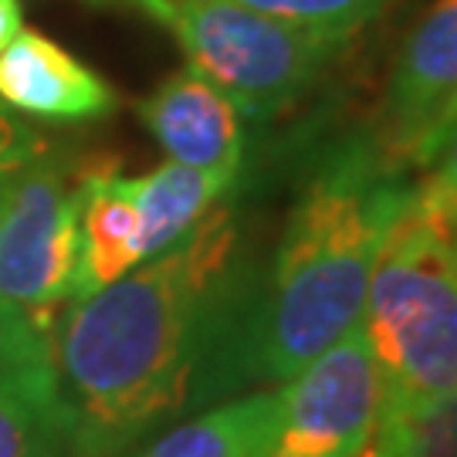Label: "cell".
I'll list each match as a JSON object with an SVG mask.
<instances>
[{
    "label": "cell",
    "instance_id": "obj_1",
    "mask_svg": "<svg viewBox=\"0 0 457 457\" xmlns=\"http://www.w3.org/2000/svg\"><path fill=\"white\" fill-rule=\"evenodd\" d=\"M254 264L237 211L71 302L51 339L65 457H119L196 410V393Z\"/></svg>",
    "mask_w": 457,
    "mask_h": 457
},
{
    "label": "cell",
    "instance_id": "obj_2",
    "mask_svg": "<svg viewBox=\"0 0 457 457\" xmlns=\"http://www.w3.org/2000/svg\"><path fill=\"white\" fill-rule=\"evenodd\" d=\"M410 200L413 177L370 132L328 149L295 196L271 262L251 268L196 410L278 386L360 326L376 254Z\"/></svg>",
    "mask_w": 457,
    "mask_h": 457
},
{
    "label": "cell",
    "instance_id": "obj_3",
    "mask_svg": "<svg viewBox=\"0 0 457 457\" xmlns=\"http://www.w3.org/2000/svg\"><path fill=\"white\" fill-rule=\"evenodd\" d=\"M360 328L379 370V420L457 386V220L410 200L376 254Z\"/></svg>",
    "mask_w": 457,
    "mask_h": 457
},
{
    "label": "cell",
    "instance_id": "obj_4",
    "mask_svg": "<svg viewBox=\"0 0 457 457\" xmlns=\"http://www.w3.org/2000/svg\"><path fill=\"white\" fill-rule=\"evenodd\" d=\"M82 163L41 149L17 166L0 204V360L48 362L54 328L75 302L82 258Z\"/></svg>",
    "mask_w": 457,
    "mask_h": 457
},
{
    "label": "cell",
    "instance_id": "obj_5",
    "mask_svg": "<svg viewBox=\"0 0 457 457\" xmlns=\"http://www.w3.org/2000/svg\"><path fill=\"white\" fill-rule=\"evenodd\" d=\"M149 17L173 31L187 68L251 122L292 112L345 51L343 41L298 31L234 0H170Z\"/></svg>",
    "mask_w": 457,
    "mask_h": 457
},
{
    "label": "cell",
    "instance_id": "obj_6",
    "mask_svg": "<svg viewBox=\"0 0 457 457\" xmlns=\"http://www.w3.org/2000/svg\"><path fill=\"white\" fill-rule=\"evenodd\" d=\"M383 386L362 328L271 386L254 457H362L373 441Z\"/></svg>",
    "mask_w": 457,
    "mask_h": 457
},
{
    "label": "cell",
    "instance_id": "obj_7",
    "mask_svg": "<svg viewBox=\"0 0 457 457\" xmlns=\"http://www.w3.org/2000/svg\"><path fill=\"white\" fill-rule=\"evenodd\" d=\"M457 129V0H434L407 34L386 79L376 149L417 177Z\"/></svg>",
    "mask_w": 457,
    "mask_h": 457
},
{
    "label": "cell",
    "instance_id": "obj_8",
    "mask_svg": "<svg viewBox=\"0 0 457 457\" xmlns=\"http://www.w3.org/2000/svg\"><path fill=\"white\" fill-rule=\"evenodd\" d=\"M136 119L160 143L166 160L237 187L247 153L245 115L194 68L166 75L149 96L139 98Z\"/></svg>",
    "mask_w": 457,
    "mask_h": 457
},
{
    "label": "cell",
    "instance_id": "obj_9",
    "mask_svg": "<svg viewBox=\"0 0 457 457\" xmlns=\"http://www.w3.org/2000/svg\"><path fill=\"white\" fill-rule=\"evenodd\" d=\"M0 105L17 119L82 126L115 115L119 96L54 37L21 28L0 54Z\"/></svg>",
    "mask_w": 457,
    "mask_h": 457
},
{
    "label": "cell",
    "instance_id": "obj_10",
    "mask_svg": "<svg viewBox=\"0 0 457 457\" xmlns=\"http://www.w3.org/2000/svg\"><path fill=\"white\" fill-rule=\"evenodd\" d=\"M126 170L119 160H88L82 163V258H79V285L75 302L85 295L126 278L132 268L146 264L143 237H139V213L126 187Z\"/></svg>",
    "mask_w": 457,
    "mask_h": 457
},
{
    "label": "cell",
    "instance_id": "obj_11",
    "mask_svg": "<svg viewBox=\"0 0 457 457\" xmlns=\"http://www.w3.org/2000/svg\"><path fill=\"white\" fill-rule=\"evenodd\" d=\"M126 187H129V196L139 213V237H143L146 262L163 254L166 247H173L180 237H187L234 190L217 177H207V173L173 163V160L153 166L149 173H139V177L129 173Z\"/></svg>",
    "mask_w": 457,
    "mask_h": 457
},
{
    "label": "cell",
    "instance_id": "obj_12",
    "mask_svg": "<svg viewBox=\"0 0 457 457\" xmlns=\"http://www.w3.org/2000/svg\"><path fill=\"white\" fill-rule=\"evenodd\" d=\"M271 386L194 410L119 457H254Z\"/></svg>",
    "mask_w": 457,
    "mask_h": 457
},
{
    "label": "cell",
    "instance_id": "obj_13",
    "mask_svg": "<svg viewBox=\"0 0 457 457\" xmlns=\"http://www.w3.org/2000/svg\"><path fill=\"white\" fill-rule=\"evenodd\" d=\"M0 457H65L62 410L48 362L0 373Z\"/></svg>",
    "mask_w": 457,
    "mask_h": 457
},
{
    "label": "cell",
    "instance_id": "obj_14",
    "mask_svg": "<svg viewBox=\"0 0 457 457\" xmlns=\"http://www.w3.org/2000/svg\"><path fill=\"white\" fill-rule=\"evenodd\" d=\"M362 457H457V386L413 413L379 420Z\"/></svg>",
    "mask_w": 457,
    "mask_h": 457
},
{
    "label": "cell",
    "instance_id": "obj_15",
    "mask_svg": "<svg viewBox=\"0 0 457 457\" xmlns=\"http://www.w3.org/2000/svg\"><path fill=\"white\" fill-rule=\"evenodd\" d=\"M234 4L258 11L264 17H275L281 24H292L298 31L349 45L393 0H234Z\"/></svg>",
    "mask_w": 457,
    "mask_h": 457
},
{
    "label": "cell",
    "instance_id": "obj_16",
    "mask_svg": "<svg viewBox=\"0 0 457 457\" xmlns=\"http://www.w3.org/2000/svg\"><path fill=\"white\" fill-rule=\"evenodd\" d=\"M413 207L457 220V129L447 136L441 153L413 180Z\"/></svg>",
    "mask_w": 457,
    "mask_h": 457
},
{
    "label": "cell",
    "instance_id": "obj_17",
    "mask_svg": "<svg viewBox=\"0 0 457 457\" xmlns=\"http://www.w3.org/2000/svg\"><path fill=\"white\" fill-rule=\"evenodd\" d=\"M45 146H48V139L41 132L31 129L28 122H21L14 112H7L0 105V177L14 173L17 166L34 160Z\"/></svg>",
    "mask_w": 457,
    "mask_h": 457
},
{
    "label": "cell",
    "instance_id": "obj_18",
    "mask_svg": "<svg viewBox=\"0 0 457 457\" xmlns=\"http://www.w3.org/2000/svg\"><path fill=\"white\" fill-rule=\"evenodd\" d=\"M24 28V7L21 0H0V54Z\"/></svg>",
    "mask_w": 457,
    "mask_h": 457
},
{
    "label": "cell",
    "instance_id": "obj_19",
    "mask_svg": "<svg viewBox=\"0 0 457 457\" xmlns=\"http://www.w3.org/2000/svg\"><path fill=\"white\" fill-rule=\"evenodd\" d=\"M132 4H136L143 14H153L156 7H163V4H170V0H132Z\"/></svg>",
    "mask_w": 457,
    "mask_h": 457
},
{
    "label": "cell",
    "instance_id": "obj_20",
    "mask_svg": "<svg viewBox=\"0 0 457 457\" xmlns=\"http://www.w3.org/2000/svg\"><path fill=\"white\" fill-rule=\"evenodd\" d=\"M7 180H11V173H7V177H0V204H4V190H7ZM4 370H11V366L0 360V373H4ZM14 370H17V366H14Z\"/></svg>",
    "mask_w": 457,
    "mask_h": 457
},
{
    "label": "cell",
    "instance_id": "obj_21",
    "mask_svg": "<svg viewBox=\"0 0 457 457\" xmlns=\"http://www.w3.org/2000/svg\"><path fill=\"white\" fill-rule=\"evenodd\" d=\"M92 4H119V0H92Z\"/></svg>",
    "mask_w": 457,
    "mask_h": 457
}]
</instances>
